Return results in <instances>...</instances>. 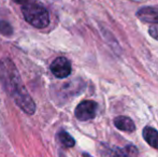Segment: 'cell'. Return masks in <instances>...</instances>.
I'll return each mask as SVG.
<instances>
[{
	"instance_id": "3",
	"label": "cell",
	"mask_w": 158,
	"mask_h": 157,
	"mask_svg": "<svg viewBox=\"0 0 158 157\" xmlns=\"http://www.w3.org/2000/svg\"><path fill=\"white\" fill-rule=\"evenodd\" d=\"M97 109V102H95L93 100H84L82 102H80L75 108V118L82 122L89 121V119H93L96 116Z\"/></svg>"
},
{
	"instance_id": "11",
	"label": "cell",
	"mask_w": 158,
	"mask_h": 157,
	"mask_svg": "<svg viewBox=\"0 0 158 157\" xmlns=\"http://www.w3.org/2000/svg\"><path fill=\"white\" fill-rule=\"evenodd\" d=\"M148 34L152 38H154L155 40L158 41V26L157 25H153L148 28Z\"/></svg>"
},
{
	"instance_id": "8",
	"label": "cell",
	"mask_w": 158,
	"mask_h": 157,
	"mask_svg": "<svg viewBox=\"0 0 158 157\" xmlns=\"http://www.w3.org/2000/svg\"><path fill=\"white\" fill-rule=\"evenodd\" d=\"M139 151L135 145H126L121 149H117L112 157H138Z\"/></svg>"
},
{
	"instance_id": "12",
	"label": "cell",
	"mask_w": 158,
	"mask_h": 157,
	"mask_svg": "<svg viewBox=\"0 0 158 157\" xmlns=\"http://www.w3.org/2000/svg\"><path fill=\"white\" fill-rule=\"evenodd\" d=\"M14 2H16V3H19V4H25L27 3L29 0H13Z\"/></svg>"
},
{
	"instance_id": "2",
	"label": "cell",
	"mask_w": 158,
	"mask_h": 157,
	"mask_svg": "<svg viewBox=\"0 0 158 157\" xmlns=\"http://www.w3.org/2000/svg\"><path fill=\"white\" fill-rule=\"evenodd\" d=\"M24 19L35 28H44L50 24V14L48 10L38 2H27L22 8Z\"/></svg>"
},
{
	"instance_id": "7",
	"label": "cell",
	"mask_w": 158,
	"mask_h": 157,
	"mask_svg": "<svg viewBox=\"0 0 158 157\" xmlns=\"http://www.w3.org/2000/svg\"><path fill=\"white\" fill-rule=\"evenodd\" d=\"M142 136L148 145L158 150V131L155 128L146 126L142 131Z\"/></svg>"
},
{
	"instance_id": "5",
	"label": "cell",
	"mask_w": 158,
	"mask_h": 157,
	"mask_svg": "<svg viewBox=\"0 0 158 157\" xmlns=\"http://www.w3.org/2000/svg\"><path fill=\"white\" fill-rule=\"evenodd\" d=\"M137 16L144 23L158 26V8L156 6H144L137 12Z\"/></svg>"
},
{
	"instance_id": "10",
	"label": "cell",
	"mask_w": 158,
	"mask_h": 157,
	"mask_svg": "<svg viewBox=\"0 0 158 157\" xmlns=\"http://www.w3.org/2000/svg\"><path fill=\"white\" fill-rule=\"evenodd\" d=\"M0 34L4 36H11L13 34V28L6 21H0Z\"/></svg>"
},
{
	"instance_id": "9",
	"label": "cell",
	"mask_w": 158,
	"mask_h": 157,
	"mask_svg": "<svg viewBox=\"0 0 158 157\" xmlns=\"http://www.w3.org/2000/svg\"><path fill=\"white\" fill-rule=\"evenodd\" d=\"M58 140L64 147H73L75 144L74 139L64 130H61V131L58 132Z\"/></svg>"
},
{
	"instance_id": "4",
	"label": "cell",
	"mask_w": 158,
	"mask_h": 157,
	"mask_svg": "<svg viewBox=\"0 0 158 157\" xmlns=\"http://www.w3.org/2000/svg\"><path fill=\"white\" fill-rule=\"evenodd\" d=\"M51 71L56 78L64 79L69 76L72 72L71 63L66 57H57L52 64H51Z\"/></svg>"
},
{
	"instance_id": "1",
	"label": "cell",
	"mask_w": 158,
	"mask_h": 157,
	"mask_svg": "<svg viewBox=\"0 0 158 157\" xmlns=\"http://www.w3.org/2000/svg\"><path fill=\"white\" fill-rule=\"evenodd\" d=\"M0 81L6 92L13 98L22 111L28 115H32L35 112V103L26 89L19 70L11 59L4 58L0 61Z\"/></svg>"
},
{
	"instance_id": "6",
	"label": "cell",
	"mask_w": 158,
	"mask_h": 157,
	"mask_svg": "<svg viewBox=\"0 0 158 157\" xmlns=\"http://www.w3.org/2000/svg\"><path fill=\"white\" fill-rule=\"evenodd\" d=\"M114 125L117 129L126 132H133L135 130V125L133 121L128 116H117L114 118Z\"/></svg>"
}]
</instances>
